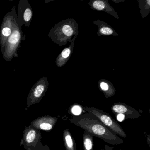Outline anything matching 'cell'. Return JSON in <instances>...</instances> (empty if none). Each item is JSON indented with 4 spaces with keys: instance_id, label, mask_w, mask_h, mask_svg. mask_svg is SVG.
I'll use <instances>...</instances> for the list:
<instances>
[{
    "instance_id": "44dd1931",
    "label": "cell",
    "mask_w": 150,
    "mask_h": 150,
    "mask_svg": "<svg viewBox=\"0 0 150 150\" xmlns=\"http://www.w3.org/2000/svg\"><path fill=\"white\" fill-rule=\"evenodd\" d=\"M43 147L44 146L42 144L38 148L37 150H43Z\"/></svg>"
},
{
    "instance_id": "ffe728a7",
    "label": "cell",
    "mask_w": 150,
    "mask_h": 150,
    "mask_svg": "<svg viewBox=\"0 0 150 150\" xmlns=\"http://www.w3.org/2000/svg\"><path fill=\"white\" fill-rule=\"evenodd\" d=\"M125 0H123V1H122V0H119V1H117V0H113V1H114L115 3H116V4H117V3H120V2H123V1H124Z\"/></svg>"
},
{
    "instance_id": "9c48e42d",
    "label": "cell",
    "mask_w": 150,
    "mask_h": 150,
    "mask_svg": "<svg viewBox=\"0 0 150 150\" xmlns=\"http://www.w3.org/2000/svg\"><path fill=\"white\" fill-rule=\"evenodd\" d=\"M57 119V117L45 116L35 119L31 122L30 125L39 131H50L54 128Z\"/></svg>"
},
{
    "instance_id": "9a60e30c",
    "label": "cell",
    "mask_w": 150,
    "mask_h": 150,
    "mask_svg": "<svg viewBox=\"0 0 150 150\" xmlns=\"http://www.w3.org/2000/svg\"><path fill=\"white\" fill-rule=\"evenodd\" d=\"M137 1L140 14L144 19L150 13V0H138Z\"/></svg>"
},
{
    "instance_id": "8fae6325",
    "label": "cell",
    "mask_w": 150,
    "mask_h": 150,
    "mask_svg": "<svg viewBox=\"0 0 150 150\" xmlns=\"http://www.w3.org/2000/svg\"><path fill=\"white\" fill-rule=\"evenodd\" d=\"M93 23L98 27L97 34L98 36L110 35L117 36L118 35V33L111 26L103 21L96 20L93 22Z\"/></svg>"
},
{
    "instance_id": "8992f818",
    "label": "cell",
    "mask_w": 150,
    "mask_h": 150,
    "mask_svg": "<svg viewBox=\"0 0 150 150\" xmlns=\"http://www.w3.org/2000/svg\"><path fill=\"white\" fill-rule=\"evenodd\" d=\"M84 109L88 113L95 116L102 123L116 135H119L124 138H126L127 137L126 134L119 125L108 114H105L102 110L92 107H86L84 108Z\"/></svg>"
},
{
    "instance_id": "30bf717a",
    "label": "cell",
    "mask_w": 150,
    "mask_h": 150,
    "mask_svg": "<svg viewBox=\"0 0 150 150\" xmlns=\"http://www.w3.org/2000/svg\"><path fill=\"white\" fill-rule=\"evenodd\" d=\"M108 2V0H90L88 5L92 10L105 12L118 20L119 16Z\"/></svg>"
},
{
    "instance_id": "e0dca14e",
    "label": "cell",
    "mask_w": 150,
    "mask_h": 150,
    "mask_svg": "<svg viewBox=\"0 0 150 150\" xmlns=\"http://www.w3.org/2000/svg\"><path fill=\"white\" fill-rule=\"evenodd\" d=\"M83 141L84 150H93V137L92 135L85 132Z\"/></svg>"
},
{
    "instance_id": "4fadbf2b",
    "label": "cell",
    "mask_w": 150,
    "mask_h": 150,
    "mask_svg": "<svg viewBox=\"0 0 150 150\" xmlns=\"http://www.w3.org/2000/svg\"><path fill=\"white\" fill-rule=\"evenodd\" d=\"M98 87L106 98L111 97L115 94V89L113 84L107 80H100L98 82Z\"/></svg>"
},
{
    "instance_id": "ac0fdd59",
    "label": "cell",
    "mask_w": 150,
    "mask_h": 150,
    "mask_svg": "<svg viewBox=\"0 0 150 150\" xmlns=\"http://www.w3.org/2000/svg\"><path fill=\"white\" fill-rule=\"evenodd\" d=\"M71 111L74 115H80L82 112V108L79 105H74L72 107Z\"/></svg>"
},
{
    "instance_id": "ba28073f",
    "label": "cell",
    "mask_w": 150,
    "mask_h": 150,
    "mask_svg": "<svg viewBox=\"0 0 150 150\" xmlns=\"http://www.w3.org/2000/svg\"><path fill=\"white\" fill-rule=\"evenodd\" d=\"M17 16V23L21 28L23 26L29 28L33 16V11L28 0H20Z\"/></svg>"
},
{
    "instance_id": "7c38bea8",
    "label": "cell",
    "mask_w": 150,
    "mask_h": 150,
    "mask_svg": "<svg viewBox=\"0 0 150 150\" xmlns=\"http://www.w3.org/2000/svg\"><path fill=\"white\" fill-rule=\"evenodd\" d=\"M74 42L71 43L69 46L64 48L56 59V64L58 67H62L66 64L72 55Z\"/></svg>"
},
{
    "instance_id": "3957f363",
    "label": "cell",
    "mask_w": 150,
    "mask_h": 150,
    "mask_svg": "<svg viewBox=\"0 0 150 150\" xmlns=\"http://www.w3.org/2000/svg\"><path fill=\"white\" fill-rule=\"evenodd\" d=\"M25 39L26 35H23L21 28L17 23L1 52L3 58L6 61H11L14 57H18V50L21 47L22 42Z\"/></svg>"
},
{
    "instance_id": "52a82bcc",
    "label": "cell",
    "mask_w": 150,
    "mask_h": 150,
    "mask_svg": "<svg viewBox=\"0 0 150 150\" xmlns=\"http://www.w3.org/2000/svg\"><path fill=\"white\" fill-rule=\"evenodd\" d=\"M49 86L46 77H42L30 89L27 97L26 110L31 105L38 103L42 100L46 93Z\"/></svg>"
},
{
    "instance_id": "5b68a950",
    "label": "cell",
    "mask_w": 150,
    "mask_h": 150,
    "mask_svg": "<svg viewBox=\"0 0 150 150\" xmlns=\"http://www.w3.org/2000/svg\"><path fill=\"white\" fill-rule=\"evenodd\" d=\"M42 138L40 131L30 125L24 129L20 146H23L25 150H37L42 144L41 142Z\"/></svg>"
},
{
    "instance_id": "2e32d148",
    "label": "cell",
    "mask_w": 150,
    "mask_h": 150,
    "mask_svg": "<svg viewBox=\"0 0 150 150\" xmlns=\"http://www.w3.org/2000/svg\"><path fill=\"white\" fill-rule=\"evenodd\" d=\"M131 107H129L125 104L122 103H117L114 104L112 107L113 111L118 114H131L132 113V110Z\"/></svg>"
},
{
    "instance_id": "6da1fadb",
    "label": "cell",
    "mask_w": 150,
    "mask_h": 150,
    "mask_svg": "<svg viewBox=\"0 0 150 150\" xmlns=\"http://www.w3.org/2000/svg\"><path fill=\"white\" fill-rule=\"evenodd\" d=\"M70 121L74 124L82 128L88 134L100 138L111 144L118 145L123 143L122 139L95 118L80 116L79 117H72Z\"/></svg>"
},
{
    "instance_id": "5bb4252c",
    "label": "cell",
    "mask_w": 150,
    "mask_h": 150,
    "mask_svg": "<svg viewBox=\"0 0 150 150\" xmlns=\"http://www.w3.org/2000/svg\"><path fill=\"white\" fill-rule=\"evenodd\" d=\"M64 140L66 150H77L73 138L68 130L64 131Z\"/></svg>"
},
{
    "instance_id": "7a4b0ae2",
    "label": "cell",
    "mask_w": 150,
    "mask_h": 150,
    "mask_svg": "<svg viewBox=\"0 0 150 150\" xmlns=\"http://www.w3.org/2000/svg\"><path fill=\"white\" fill-rule=\"evenodd\" d=\"M78 29L76 21L74 19H67L55 24L50 30L48 36L53 42L64 46L67 42H74L79 34Z\"/></svg>"
},
{
    "instance_id": "277c9868",
    "label": "cell",
    "mask_w": 150,
    "mask_h": 150,
    "mask_svg": "<svg viewBox=\"0 0 150 150\" xmlns=\"http://www.w3.org/2000/svg\"><path fill=\"white\" fill-rule=\"evenodd\" d=\"M17 18L16 6H14L12 10L4 16L0 28V46L1 52L4 49L7 40L12 34L14 28L17 24Z\"/></svg>"
},
{
    "instance_id": "d6986e66",
    "label": "cell",
    "mask_w": 150,
    "mask_h": 150,
    "mask_svg": "<svg viewBox=\"0 0 150 150\" xmlns=\"http://www.w3.org/2000/svg\"><path fill=\"white\" fill-rule=\"evenodd\" d=\"M125 116L123 114H118L117 116V121L120 122H122L125 119Z\"/></svg>"
}]
</instances>
